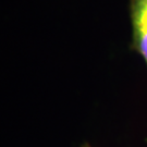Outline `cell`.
Returning <instances> with one entry per match:
<instances>
[{
  "instance_id": "obj_1",
  "label": "cell",
  "mask_w": 147,
  "mask_h": 147,
  "mask_svg": "<svg viewBox=\"0 0 147 147\" xmlns=\"http://www.w3.org/2000/svg\"><path fill=\"white\" fill-rule=\"evenodd\" d=\"M132 25L131 48L138 53L147 67V0H129Z\"/></svg>"
},
{
  "instance_id": "obj_2",
  "label": "cell",
  "mask_w": 147,
  "mask_h": 147,
  "mask_svg": "<svg viewBox=\"0 0 147 147\" xmlns=\"http://www.w3.org/2000/svg\"><path fill=\"white\" fill-rule=\"evenodd\" d=\"M80 147H92V146L89 145L88 143H83V144H82V145H81Z\"/></svg>"
}]
</instances>
